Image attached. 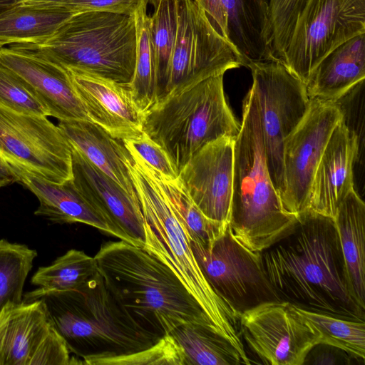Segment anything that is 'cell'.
I'll use <instances>...</instances> for the list:
<instances>
[{
    "instance_id": "obj_33",
    "label": "cell",
    "mask_w": 365,
    "mask_h": 365,
    "mask_svg": "<svg viewBox=\"0 0 365 365\" xmlns=\"http://www.w3.org/2000/svg\"><path fill=\"white\" fill-rule=\"evenodd\" d=\"M296 309L318 331L319 343L338 347L358 358L365 359L364 322Z\"/></svg>"
},
{
    "instance_id": "obj_17",
    "label": "cell",
    "mask_w": 365,
    "mask_h": 365,
    "mask_svg": "<svg viewBox=\"0 0 365 365\" xmlns=\"http://www.w3.org/2000/svg\"><path fill=\"white\" fill-rule=\"evenodd\" d=\"M235 138L225 136L207 143L178 175L202 213L226 227L231 217Z\"/></svg>"
},
{
    "instance_id": "obj_3",
    "label": "cell",
    "mask_w": 365,
    "mask_h": 365,
    "mask_svg": "<svg viewBox=\"0 0 365 365\" xmlns=\"http://www.w3.org/2000/svg\"><path fill=\"white\" fill-rule=\"evenodd\" d=\"M41 299L51 322L81 364L135 354L160 339L143 329L119 304L98 271L81 287L52 291L37 287L23 301Z\"/></svg>"
},
{
    "instance_id": "obj_36",
    "label": "cell",
    "mask_w": 365,
    "mask_h": 365,
    "mask_svg": "<svg viewBox=\"0 0 365 365\" xmlns=\"http://www.w3.org/2000/svg\"><path fill=\"white\" fill-rule=\"evenodd\" d=\"M184 365L182 351L170 334L146 349L130 355L101 361L98 365Z\"/></svg>"
},
{
    "instance_id": "obj_38",
    "label": "cell",
    "mask_w": 365,
    "mask_h": 365,
    "mask_svg": "<svg viewBox=\"0 0 365 365\" xmlns=\"http://www.w3.org/2000/svg\"><path fill=\"white\" fill-rule=\"evenodd\" d=\"M143 0H66L58 6L76 14L103 11L133 16Z\"/></svg>"
},
{
    "instance_id": "obj_30",
    "label": "cell",
    "mask_w": 365,
    "mask_h": 365,
    "mask_svg": "<svg viewBox=\"0 0 365 365\" xmlns=\"http://www.w3.org/2000/svg\"><path fill=\"white\" fill-rule=\"evenodd\" d=\"M156 173L170 203L184 223L191 240L208 247L226 232L228 226L210 220L202 213L178 177L167 178Z\"/></svg>"
},
{
    "instance_id": "obj_24",
    "label": "cell",
    "mask_w": 365,
    "mask_h": 365,
    "mask_svg": "<svg viewBox=\"0 0 365 365\" xmlns=\"http://www.w3.org/2000/svg\"><path fill=\"white\" fill-rule=\"evenodd\" d=\"M364 78L365 34H362L325 56L305 85L310 99L334 102Z\"/></svg>"
},
{
    "instance_id": "obj_9",
    "label": "cell",
    "mask_w": 365,
    "mask_h": 365,
    "mask_svg": "<svg viewBox=\"0 0 365 365\" xmlns=\"http://www.w3.org/2000/svg\"><path fill=\"white\" fill-rule=\"evenodd\" d=\"M362 34L365 0H309L296 21L282 62L306 83L325 56Z\"/></svg>"
},
{
    "instance_id": "obj_14",
    "label": "cell",
    "mask_w": 365,
    "mask_h": 365,
    "mask_svg": "<svg viewBox=\"0 0 365 365\" xmlns=\"http://www.w3.org/2000/svg\"><path fill=\"white\" fill-rule=\"evenodd\" d=\"M238 321L247 344L266 364L303 365L320 342L316 329L287 302H264L244 312Z\"/></svg>"
},
{
    "instance_id": "obj_2",
    "label": "cell",
    "mask_w": 365,
    "mask_h": 365,
    "mask_svg": "<svg viewBox=\"0 0 365 365\" xmlns=\"http://www.w3.org/2000/svg\"><path fill=\"white\" fill-rule=\"evenodd\" d=\"M94 257L113 297L158 339L182 324H213L175 272L144 247L109 241Z\"/></svg>"
},
{
    "instance_id": "obj_43",
    "label": "cell",
    "mask_w": 365,
    "mask_h": 365,
    "mask_svg": "<svg viewBox=\"0 0 365 365\" xmlns=\"http://www.w3.org/2000/svg\"><path fill=\"white\" fill-rule=\"evenodd\" d=\"M21 1V0H0V14Z\"/></svg>"
},
{
    "instance_id": "obj_28",
    "label": "cell",
    "mask_w": 365,
    "mask_h": 365,
    "mask_svg": "<svg viewBox=\"0 0 365 365\" xmlns=\"http://www.w3.org/2000/svg\"><path fill=\"white\" fill-rule=\"evenodd\" d=\"M148 0H143L133 14L136 27L135 67L129 83L135 103L144 114L157 101L155 55L150 32Z\"/></svg>"
},
{
    "instance_id": "obj_1",
    "label": "cell",
    "mask_w": 365,
    "mask_h": 365,
    "mask_svg": "<svg viewBox=\"0 0 365 365\" xmlns=\"http://www.w3.org/2000/svg\"><path fill=\"white\" fill-rule=\"evenodd\" d=\"M267 278L280 301L317 313L363 321L352 297L334 219L310 211L261 252Z\"/></svg>"
},
{
    "instance_id": "obj_44",
    "label": "cell",
    "mask_w": 365,
    "mask_h": 365,
    "mask_svg": "<svg viewBox=\"0 0 365 365\" xmlns=\"http://www.w3.org/2000/svg\"><path fill=\"white\" fill-rule=\"evenodd\" d=\"M159 1L160 0H148V1L153 6V7L156 6Z\"/></svg>"
},
{
    "instance_id": "obj_4",
    "label": "cell",
    "mask_w": 365,
    "mask_h": 365,
    "mask_svg": "<svg viewBox=\"0 0 365 365\" xmlns=\"http://www.w3.org/2000/svg\"><path fill=\"white\" fill-rule=\"evenodd\" d=\"M127 164L145 220L144 248L166 263L198 302L210 319L246 357L237 333V315L210 286L193 255L191 237L165 195L155 170L133 149Z\"/></svg>"
},
{
    "instance_id": "obj_15",
    "label": "cell",
    "mask_w": 365,
    "mask_h": 365,
    "mask_svg": "<svg viewBox=\"0 0 365 365\" xmlns=\"http://www.w3.org/2000/svg\"><path fill=\"white\" fill-rule=\"evenodd\" d=\"M73 357L41 299L0 309V365H72Z\"/></svg>"
},
{
    "instance_id": "obj_10",
    "label": "cell",
    "mask_w": 365,
    "mask_h": 365,
    "mask_svg": "<svg viewBox=\"0 0 365 365\" xmlns=\"http://www.w3.org/2000/svg\"><path fill=\"white\" fill-rule=\"evenodd\" d=\"M195 258L211 288L239 317L268 302L280 301L265 274L261 252L249 250L226 232L210 246L191 240Z\"/></svg>"
},
{
    "instance_id": "obj_40",
    "label": "cell",
    "mask_w": 365,
    "mask_h": 365,
    "mask_svg": "<svg viewBox=\"0 0 365 365\" xmlns=\"http://www.w3.org/2000/svg\"><path fill=\"white\" fill-rule=\"evenodd\" d=\"M215 28L227 40V16L222 0H194Z\"/></svg>"
},
{
    "instance_id": "obj_32",
    "label": "cell",
    "mask_w": 365,
    "mask_h": 365,
    "mask_svg": "<svg viewBox=\"0 0 365 365\" xmlns=\"http://www.w3.org/2000/svg\"><path fill=\"white\" fill-rule=\"evenodd\" d=\"M38 254L24 244L0 240V309L23 301L24 287Z\"/></svg>"
},
{
    "instance_id": "obj_45",
    "label": "cell",
    "mask_w": 365,
    "mask_h": 365,
    "mask_svg": "<svg viewBox=\"0 0 365 365\" xmlns=\"http://www.w3.org/2000/svg\"><path fill=\"white\" fill-rule=\"evenodd\" d=\"M4 45H3L1 43H0V48L4 46Z\"/></svg>"
},
{
    "instance_id": "obj_11",
    "label": "cell",
    "mask_w": 365,
    "mask_h": 365,
    "mask_svg": "<svg viewBox=\"0 0 365 365\" xmlns=\"http://www.w3.org/2000/svg\"><path fill=\"white\" fill-rule=\"evenodd\" d=\"M0 158L47 180L72 179V147L47 116L19 112L0 105Z\"/></svg>"
},
{
    "instance_id": "obj_22",
    "label": "cell",
    "mask_w": 365,
    "mask_h": 365,
    "mask_svg": "<svg viewBox=\"0 0 365 365\" xmlns=\"http://www.w3.org/2000/svg\"><path fill=\"white\" fill-rule=\"evenodd\" d=\"M227 16V41L244 66L252 62L279 61L274 53L269 0H222Z\"/></svg>"
},
{
    "instance_id": "obj_31",
    "label": "cell",
    "mask_w": 365,
    "mask_h": 365,
    "mask_svg": "<svg viewBox=\"0 0 365 365\" xmlns=\"http://www.w3.org/2000/svg\"><path fill=\"white\" fill-rule=\"evenodd\" d=\"M178 0H160L150 16L157 78V101L164 94L178 29ZM155 102V103H156Z\"/></svg>"
},
{
    "instance_id": "obj_21",
    "label": "cell",
    "mask_w": 365,
    "mask_h": 365,
    "mask_svg": "<svg viewBox=\"0 0 365 365\" xmlns=\"http://www.w3.org/2000/svg\"><path fill=\"white\" fill-rule=\"evenodd\" d=\"M16 182L27 187L38 199L34 215L53 223L80 222L137 246L135 241L118 228L103 212L91 204L76 187L72 179L56 183L21 168L11 166Z\"/></svg>"
},
{
    "instance_id": "obj_26",
    "label": "cell",
    "mask_w": 365,
    "mask_h": 365,
    "mask_svg": "<svg viewBox=\"0 0 365 365\" xmlns=\"http://www.w3.org/2000/svg\"><path fill=\"white\" fill-rule=\"evenodd\" d=\"M73 14L58 6L21 1L0 14V43L4 46L43 43Z\"/></svg>"
},
{
    "instance_id": "obj_34",
    "label": "cell",
    "mask_w": 365,
    "mask_h": 365,
    "mask_svg": "<svg viewBox=\"0 0 365 365\" xmlns=\"http://www.w3.org/2000/svg\"><path fill=\"white\" fill-rule=\"evenodd\" d=\"M309 0H269L274 53L282 62L296 21Z\"/></svg>"
},
{
    "instance_id": "obj_20",
    "label": "cell",
    "mask_w": 365,
    "mask_h": 365,
    "mask_svg": "<svg viewBox=\"0 0 365 365\" xmlns=\"http://www.w3.org/2000/svg\"><path fill=\"white\" fill-rule=\"evenodd\" d=\"M357 153L356 136L341 119L316 168L307 211L334 219L340 204L354 188V165Z\"/></svg>"
},
{
    "instance_id": "obj_39",
    "label": "cell",
    "mask_w": 365,
    "mask_h": 365,
    "mask_svg": "<svg viewBox=\"0 0 365 365\" xmlns=\"http://www.w3.org/2000/svg\"><path fill=\"white\" fill-rule=\"evenodd\" d=\"M354 359L358 358L338 347L318 343L313 346L306 356L304 364H350Z\"/></svg>"
},
{
    "instance_id": "obj_16",
    "label": "cell",
    "mask_w": 365,
    "mask_h": 365,
    "mask_svg": "<svg viewBox=\"0 0 365 365\" xmlns=\"http://www.w3.org/2000/svg\"><path fill=\"white\" fill-rule=\"evenodd\" d=\"M0 63L19 76L47 111L61 120H90L68 70L24 45L0 48Z\"/></svg>"
},
{
    "instance_id": "obj_41",
    "label": "cell",
    "mask_w": 365,
    "mask_h": 365,
    "mask_svg": "<svg viewBox=\"0 0 365 365\" xmlns=\"http://www.w3.org/2000/svg\"><path fill=\"white\" fill-rule=\"evenodd\" d=\"M16 182V177L11 166L0 158V187Z\"/></svg>"
},
{
    "instance_id": "obj_18",
    "label": "cell",
    "mask_w": 365,
    "mask_h": 365,
    "mask_svg": "<svg viewBox=\"0 0 365 365\" xmlns=\"http://www.w3.org/2000/svg\"><path fill=\"white\" fill-rule=\"evenodd\" d=\"M67 70L91 122L122 141L143 133V114L134 102L129 83L82 71Z\"/></svg>"
},
{
    "instance_id": "obj_5",
    "label": "cell",
    "mask_w": 365,
    "mask_h": 365,
    "mask_svg": "<svg viewBox=\"0 0 365 365\" xmlns=\"http://www.w3.org/2000/svg\"><path fill=\"white\" fill-rule=\"evenodd\" d=\"M232 180L230 230L245 247L262 252L286 235L297 217L284 210L271 180L252 86L244 98L235 138Z\"/></svg>"
},
{
    "instance_id": "obj_42",
    "label": "cell",
    "mask_w": 365,
    "mask_h": 365,
    "mask_svg": "<svg viewBox=\"0 0 365 365\" xmlns=\"http://www.w3.org/2000/svg\"><path fill=\"white\" fill-rule=\"evenodd\" d=\"M21 2L31 4L59 6L66 0H21Z\"/></svg>"
},
{
    "instance_id": "obj_23",
    "label": "cell",
    "mask_w": 365,
    "mask_h": 365,
    "mask_svg": "<svg viewBox=\"0 0 365 365\" xmlns=\"http://www.w3.org/2000/svg\"><path fill=\"white\" fill-rule=\"evenodd\" d=\"M58 126L91 163L138 198L127 167L130 154L122 140L90 120H61Z\"/></svg>"
},
{
    "instance_id": "obj_19",
    "label": "cell",
    "mask_w": 365,
    "mask_h": 365,
    "mask_svg": "<svg viewBox=\"0 0 365 365\" xmlns=\"http://www.w3.org/2000/svg\"><path fill=\"white\" fill-rule=\"evenodd\" d=\"M72 180L79 192L136 243L145 245V220L138 198L103 173L74 145Z\"/></svg>"
},
{
    "instance_id": "obj_13",
    "label": "cell",
    "mask_w": 365,
    "mask_h": 365,
    "mask_svg": "<svg viewBox=\"0 0 365 365\" xmlns=\"http://www.w3.org/2000/svg\"><path fill=\"white\" fill-rule=\"evenodd\" d=\"M341 119L334 102L310 99L304 117L286 138L282 155L284 190L280 200L288 213L298 217L307 211L316 168Z\"/></svg>"
},
{
    "instance_id": "obj_8",
    "label": "cell",
    "mask_w": 365,
    "mask_h": 365,
    "mask_svg": "<svg viewBox=\"0 0 365 365\" xmlns=\"http://www.w3.org/2000/svg\"><path fill=\"white\" fill-rule=\"evenodd\" d=\"M262 140L269 175L281 198L284 190L283 147L309 107L306 85L280 61L252 62Z\"/></svg>"
},
{
    "instance_id": "obj_37",
    "label": "cell",
    "mask_w": 365,
    "mask_h": 365,
    "mask_svg": "<svg viewBox=\"0 0 365 365\" xmlns=\"http://www.w3.org/2000/svg\"><path fill=\"white\" fill-rule=\"evenodd\" d=\"M123 142L125 147L133 149L161 176L172 179L178 177L165 151L144 133L137 138Z\"/></svg>"
},
{
    "instance_id": "obj_6",
    "label": "cell",
    "mask_w": 365,
    "mask_h": 365,
    "mask_svg": "<svg viewBox=\"0 0 365 365\" xmlns=\"http://www.w3.org/2000/svg\"><path fill=\"white\" fill-rule=\"evenodd\" d=\"M223 76L180 84L143 115V133L165 151L178 175L203 146L240 132L241 124L226 101Z\"/></svg>"
},
{
    "instance_id": "obj_29",
    "label": "cell",
    "mask_w": 365,
    "mask_h": 365,
    "mask_svg": "<svg viewBox=\"0 0 365 365\" xmlns=\"http://www.w3.org/2000/svg\"><path fill=\"white\" fill-rule=\"evenodd\" d=\"M94 257L71 249L51 264L38 267L31 279L37 287L52 291L78 289L98 272Z\"/></svg>"
},
{
    "instance_id": "obj_25",
    "label": "cell",
    "mask_w": 365,
    "mask_h": 365,
    "mask_svg": "<svg viewBox=\"0 0 365 365\" xmlns=\"http://www.w3.org/2000/svg\"><path fill=\"white\" fill-rule=\"evenodd\" d=\"M351 294L365 309V204L354 188L334 217Z\"/></svg>"
},
{
    "instance_id": "obj_7",
    "label": "cell",
    "mask_w": 365,
    "mask_h": 365,
    "mask_svg": "<svg viewBox=\"0 0 365 365\" xmlns=\"http://www.w3.org/2000/svg\"><path fill=\"white\" fill-rule=\"evenodd\" d=\"M24 46L66 69L127 84L135 67V19L103 11L76 13L46 41Z\"/></svg>"
},
{
    "instance_id": "obj_27",
    "label": "cell",
    "mask_w": 365,
    "mask_h": 365,
    "mask_svg": "<svg viewBox=\"0 0 365 365\" xmlns=\"http://www.w3.org/2000/svg\"><path fill=\"white\" fill-rule=\"evenodd\" d=\"M170 334L180 347L184 365L249 364L212 323H190Z\"/></svg>"
},
{
    "instance_id": "obj_35",
    "label": "cell",
    "mask_w": 365,
    "mask_h": 365,
    "mask_svg": "<svg viewBox=\"0 0 365 365\" xmlns=\"http://www.w3.org/2000/svg\"><path fill=\"white\" fill-rule=\"evenodd\" d=\"M0 105L12 110L48 117L44 107L21 79L0 63Z\"/></svg>"
},
{
    "instance_id": "obj_12",
    "label": "cell",
    "mask_w": 365,
    "mask_h": 365,
    "mask_svg": "<svg viewBox=\"0 0 365 365\" xmlns=\"http://www.w3.org/2000/svg\"><path fill=\"white\" fill-rule=\"evenodd\" d=\"M178 11L175 42L163 96L184 83L224 75L243 66L238 51L194 0H178Z\"/></svg>"
}]
</instances>
